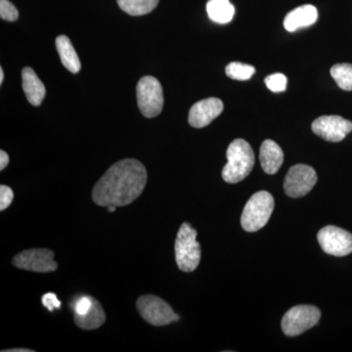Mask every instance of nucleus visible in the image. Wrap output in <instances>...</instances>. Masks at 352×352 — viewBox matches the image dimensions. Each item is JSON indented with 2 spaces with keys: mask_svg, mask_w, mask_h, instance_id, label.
<instances>
[{
  "mask_svg": "<svg viewBox=\"0 0 352 352\" xmlns=\"http://www.w3.org/2000/svg\"><path fill=\"white\" fill-rule=\"evenodd\" d=\"M317 182L316 171L307 164L292 166L285 177L284 190L291 198H300L311 191Z\"/></svg>",
  "mask_w": 352,
  "mask_h": 352,
  "instance_id": "obj_8",
  "label": "nucleus"
},
{
  "mask_svg": "<svg viewBox=\"0 0 352 352\" xmlns=\"http://www.w3.org/2000/svg\"><path fill=\"white\" fill-rule=\"evenodd\" d=\"M226 157L228 162L222 170V178L227 183L235 184L242 182L254 168V151L244 139H236L230 143Z\"/></svg>",
  "mask_w": 352,
  "mask_h": 352,
  "instance_id": "obj_2",
  "label": "nucleus"
},
{
  "mask_svg": "<svg viewBox=\"0 0 352 352\" xmlns=\"http://www.w3.org/2000/svg\"><path fill=\"white\" fill-rule=\"evenodd\" d=\"M0 17L2 20L14 22L19 18V12L9 0H0Z\"/></svg>",
  "mask_w": 352,
  "mask_h": 352,
  "instance_id": "obj_23",
  "label": "nucleus"
},
{
  "mask_svg": "<svg viewBox=\"0 0 352 352\" xmlns=\"http://www.w3.org/2000/svg\"><path fill=\"white\" fill-rule=\"evenodd\" d=\"M207 12L217 24H228L233 20L235 8L229 0H208Z\"/></svg>",
  "mask_w": 352,
  "mask_h": 352,
  "instance_id": "obj_18",
  "label": "nucleus"
},
{
  "mask_svg": "<svg viewBox=\"0 0 352 352\" xmlns=\"http://www.w3.org/2000/svg\"><path fill=\"white\" fill-rule=\"evenodd\" d=\"M223 102L215 97L197 102L190 109L188 117L190 126L195 129H203L208 126L212 120L219 117L223 111Z\"/></svg>",
  "mask_w": 352,
  "mask_h": 352,
  "instance_id": "obj_12",
  "label": "nucleus"
},
{
  "mask_svg": "<svg viewBox=\"0 0 352 352\" xmlns=\"http://www.w3.org/2000/svg\"><path fill=\"white\" fill-rule=\"evenodd\" d=\"M261 168L268 175H275L284 162V153L279 145L270 139L264 141L259 152Z\"/></svg>",
  "mask_w": 352,
  "mask_h": 352,
  "instance_id": "obj_14",
  "label": "nucleus"
},
{
  "mask_svg": "<svg viewBox=\"0 0 352 352\" xmlns=\"http://www.w3.org/2000/svg\"><path fill=\"white\" fill-rule=\"evenodd\" d=\"M226 72L227 76L232 80H248L256 74V68L252 65L232 62V63L227 65Z\"/></svg>",
  "mask_w": 352,
  "mask_h": 352,
  "instance_id": "obj_21",
  "label": "nucleus"
},
{
  "mask_svg": "<svg viewBox=\"0 0 352 352\" xmlns=\"http://www.w3.org/2000/svg\"><path fill=\"white\" fill-rule=\"evenodd\" d=\"M331 76L337 83L338 87L346 91L352 90V65L337 64L331 69Z\"/></svg>",
  "mask_w": 352,
  "mask_h": 352,
  "instance_id": "obj_20",
  "label": "nucleus"
},
{
  "mask_svg": "<svg viewBox=\"0 0 352 352\" xmlns=\"http://www.w3.org/2000/svg\"><path fill=\"white\" fill-rule=\"evenodd\" d=\"M3 80H4L3 69L0 68V85H2V83H3Z\"/></svg>",
  "mask_w": 352,
  "mask_h": 352,
  "instance_id": "obj_29",
  "label": "nucleus"
},
{
  "mask_svg": "<svg viewBox=\"0 0 352 352\" xmlns=\"http://www.w3.org/2000/svg\"><path fill=\"white\" fill-rule=\"evenodd\" d=\"M9 164V156L8 154L3 150L0 151V170H3L4 168L8 166Z\"/></svg>",
  "mask_w": 352,
  "mask_h": 352,
  "instance_id": "obj_27",
  "label": "nucleus"
},
{
  "mask_svg": "<svg viewBox=\"0 0 352 352\" xmlns=\"http://www.w3.org/2000/svg\"><path fill=\"white\" fill-rule=\"evenodd\" d=\"M317 239L322 250L331 256H346L352 252V234L340 227H324L319 231Z\"/></svg>",
  "mask_w": 352,
  "mask_h": 352,
  "instance_id": "obj_10",
  "label": "nucleus"
},
{
  "mask_svg": "<svg viewBox=\"0 0 352 352\" xmlns=\"http://www.w3.org/2000/svg\"><path fill=\"white\" fill-rule=\"evenodd\" d=\"M136 307L141 317L150 325L161 327L179 320V316L173 311L168 302L159 296L145 295L136 302Z\"/></svg>",
  "mask_w": 352,
  "mask_h": 352,
  "instance_id": "obj_6",
  "label": "nucleus"
},
{
  "mask_svg": "<svg viewBox=\"0 0 352 352\" xmlns=\"http://www.w3.org/2000/svg\"><path fill=\"white\" fill-rule=\"evenodd\" d=\"M14 199L13 190L6 185L0 186V210L3 212L12 204Z\"/></svg>",
  "mask_w": 352,
  "mask_h": 352,
  "instance_id": "obj_25",
  "label": "nucleus"
},
{
  "mask_svg": "<svg viewBox=\"0 0 352 352\" xmlns=\"http://www.w3.org/2000/svg\"><path fill=\"white\" fill-rule=\"evenodd\" d=\"M274 210V199L267 191H259L245 204L241 224L248 232H256L267 224Z\"/></svg>",
  "mask_w": 352,
  "mask_h": 352,
  "instance_id": "obj_4",
  "label": "nucleus"
},
{
  "mask_svg": "<svg viewBox=\"0 0 352 352\" xmlns=\"http://www.w3.org/2000/svg\"><path fill=\"white\" fill-rule=\"evenodd\" d=\"M147 170L135 159H124L113 164L95 184L92 200L99 207H124L144 191Z\"/></svg>",
  "mask_w": 352,
  "mask_h": 352,
  "instance_id": "obj_1",
  "label": "nucleus"
},
{
  "mask_svg": "<svg viewBox=\"0 0 352 352\" xmlns=\"http://www.w3.org/2000/svg\"><path fill=\"white\" fill-rule=\"evenodd\" d=\"M3 352H34V351L28 349H6V351H3Z\"/></svg>",
  "mask_w": 352,
  "mask_h": 352,
  "instance_id": "obj_28",
  "label": "nucleus"
},
{
  "mask_svg": "<svg viewBox=\"0 0 352 352\" xmlns=\"http://www.w3.org/2000/svg\"><path fill=\"white\" fill-rule=\"evenodd\" d=\"M22 85L25 97L32 106H39L43 103L46 94L45 87L36 72L30 67L23 69Z\"/></svg>",
  "mask_w": 352,
  "mask_h": 352,
  "instance_id": "obj_15",
  "label": "nucleus"
},
{
  "mask_svg": "<svg viewBox=\"0 0 352 352\" xmlns=\"http://www.w3.org/2000/svg\"><path fill=\"white\" fill-rule=\"evenodd\" d=\"M311 129L329 142H340L352 131V122L340 116H323L312 122Z\"/></svg>",
  "mask_w": 352,
  "mask_h": 352,
  "instance_id": "obj_11",
  "label": "nucleus"
},
{
  "mask_svg": "<svg viewBox=\"0 0 352 352\" xmlns=\"http://www.w3.org/2000/svg\"><path fill=\"white\" fill-rule=\"evenodd\" d=\"M106 321V314L101 303L94 298L92 307L85 315H75V322L78 328L82 330H95L100 328Z\"/></svg>",
  "mask_w": 352,
  "mask_h": 352,
  "instance_id": "obj_17",
  "label": "nucleus"
},
{
  "mask_svg": "<svg viewBox=\"0 0 352 352\" xmlns=\"http://www.w3.org/2000/svg\"><path fill=\"white\" fill-rule=\"evenodd\" d=\"M266 87L272 92H284L287 88V76L281 73L273 74L264 80Z\"/></svg>",
  "mask_w": 352,
  "mask_h": 352,
  "instance_id": "obj_22",
  "label": "nucleus"
},
{
  "mask_svg": "<svg viewBox=\"0 0 352 352\" xmlns=\"http://www.w3.org/2000/svg\"><path fill=\"white\" fill-rule=\"evenodd\" d=\"M12 263L19 270L38 273L53 272L58 268L54 252L47 249H32L20 252L14 256Z\"/></svg>",
  "mask_w": 352,
  "mask_h": 352,
  "instance_id": "obj_9",
  "label": "nucleus"
},
{
  "mask_svg": "<svg viewBox=\"0 0 352 352\" xmlns=\"http://www.w3.org/2000/svg\"><path fill=\"white\" fill-rule=\"evenodd\" d=\"M107 210L110 212H115L116 210H117V207H115V206H109V207H107Z\"/></svg>",
  "mask_w": 352,
  "mask_h": 352,
  "instance_id": "obj_30",
  "label": "nucleus"
},
{
  "mask_svg": "<svg viewBox=\"0 0 352 352\" xmlns=\"http://www.w3.org/2000/svg\"><path fill=\"white\" fill-rule=\"evenodd\" d=\"M94 298L90 296H82L76 298L74 305H72L75 315H85L87 314L89 308L92 307Z\"/></svg>",
  "mask_w": 352,
  "mask_h": 352,
  "instance_id": "obj_24",
  "label": "nucleus"
},
{
  "mask_svg": "<svg viewBox=\"0 0 352 352\" xmlns=\"http://www.w3.org/2000/svg\"><path fill=\"white\" fill-rule=\"evenodd\" d=\"M120 8L131 16H142L156 8L159 0H117Z\"/></svg>",
  "mask_w": 352,
  "mask_h": 352,
  "instance_id": "obj_19",
  "label": "nucleus"
},
{
  "mask_svg": "<svg viewBox=\"0 0 352 352\" xmlns=\"http://www.w3.org/2000/svg\"><path fill=\"white\" fill-rule=\"evenodd\" d=\"M318 19V11L316 7L307 4L294 9L287 14L284 20V27L287 31L293 32L302 28L310 27Z\"/></svg>",
  "mask_w": 352,
  "mask_h": 352,
  "instance_id": "obj_13",
  "label": "nucleus"
},
{
  "mask_svg": "<svg viewBox=\"0 0 352 352\" xmlns=\"http://www.w3.org/2000/svg\"><path fill=\"white\" fill-rule=\"evenodd\" d=\"M321 312L312 305L291 308L282 319V330L288 337H296L314 327L320 320Z\"/></svg>",
  "mask_w": 352,
  "mask_h": 352,
  "instance_id": "obj_7",
  "label": "nucleus"
},
{
  "mask_svg": "<svg viewBox=\"0 0 352 352\" xmlns=\"http://www.w3.org/2000/svg\"><path fill=\"white\" fill-rule=\"evenodd\" d=\"M41 302L44 307L47 308L50 311H53L55 308L61 307V302L58 300L56 295L54 293L45 294L41 298Z\"/></svg>",
  "mask_w": 352,
  "mask_h": 352,
  "instance_id": "obj_26",
  "label": "nucleus"
},
{
  "mask_svg": "<svg viewBox=\"0 0 352 352\" xmlns=\"http://www.w3.org/2000/svg\"><path fill=\"white\" fill-rule=\"evenodd\" d=\"M175 261L183 272H193L201 261V245L197 241V231L184 222L176 236Z\"/></svg>",
  "mask_w": 352,
  "mask_h": 352,
  "instance_id": "obj_3",
  "label": "nucleus"
},
{
  "mask_svg": "<svg viewBox=\"0 0 352 352\" xmlns=\"http://www.w3.org/2000/svg\"><path fill=\"white\" fill-rule=\"evenodd\" d=\"M56 48L65 68L69 69L71 73L78 74L82 68V65H80V58L76 54L75 48L68 36H58Z\"/></svg>",
  "mask_w": 352,
  "mask_h": 352,
  "instance_id": "obj_16",
  "label": "nucleus"
},
{
  "mask_svg": "<svg viewBox=\"0 0 352 352\" xmlns=\"http://www.w3.org/2000/svg\"><path fill=\"white\" fill-rule=\"evenodd\" d=\"M139 110L146 118H155L164 107L163 87L156 78L143 76L136 87Z\"/></svg>",
  "mask_w": 352,
  "mask_h": 352,
  "instance_id": "obj_5",
  "label": "nucleus"
}]
</instances>
